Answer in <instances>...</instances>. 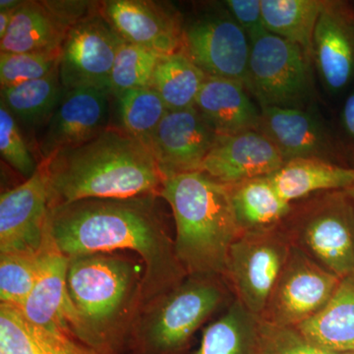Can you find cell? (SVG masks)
Here are the masks:
<instances>
[{
	"mask_svg": "<svg viewBox=\"0 0 354 354\" xmlns=\"http://www.w3.org/2000/svg\"><path fill=\"white\" fill-rule=\"evenodd\" d=\"M194 106L218 136L257 131L259 127L261 109L237 81L207 77Z\"/></svg>",
	"mask_w": 354,
	"mask_h": 354,
	"instance_id": "20",
	"label": "cell"
},
{
	"mask_svg": "<svg viewBox=\"0 0 354 354\" xmlns=\"http://www.w3.org/2000/svg\"><path fill=\"white\" fill-rule=\"evenodd\" d=\"M22 0H1L0 1V11L2 10H14V9L19 8L23 4Z\"/></svg>",
	"mask_w": 354,
	"mask_h": 354,
	"instance_id": "39",
	"label": "cell"
},
{
	"mask_svg": "<svg viewBox=\"0 0 354 354\" xmlns=\"http://www.w3.org/2000/svg\"><path fill=\"white\" fill-rule=\"evenodd\" d=\"M162 200L151 193L60 205L48 209V234L67 258L118 251L135 254L145 268L142 308L187 277L177 259Z\"/></svg>",
	"mask_w": 354,
	"mask_h": 354,
	"instance_id": "1",
	"label": "cell"
},
{
	"mask_svg": "<svg viewBox=\"0 0 354 354\" xmlns=\"http://www.w3.org/2000/svg\"><path fill=\"white\" fill-rule=\"evenodd\" d=\"M124 43L100 9L73 26L62 44L58 62L65 92L88 87L111 91L114 60Z\"/></svg>",
	"mask_w": 354,
	"mask_h": 354,
	"instance_id": "10",
	"label": "cell"
},
{
	"mask_svg": "<svg viewBox=\"0 0 354 354\" xmlns=\"http://www.w3.org/2000/svg\"><path fill=\"white\" fill-rule=\"evenodd\" d=\"M71 28L50 0H28L14 13L0 53H60Z\"/></svg>",
	"mask_w": 354,
	"mask_h": 354,
	"instance_id": "21",
	"label": "cell"
},
{
	"mask_svg": "<svg viewBox=\"0 0 354 354\" xmlns=\"http://www.w3.org/2000/svg\"><path fill=\"white\" fill-rule=\"evenodd\" d=\"M258 354H339L319 348L297 327L274 325L261 319Z\"/></svg>",
	"mask_w": 354,
	"mask_h": 354,
	"instance_id": "35",
	"label": "cell"
},
{
	"mask_svg": "<svg viewBox=\"0 0 354 354\" xmlns=\"http://www.w3.org/2000/svg\"><path fill=\"white\" fill-rule=\"evenodd\" d=\"M230 190L241 234L279 227L292 209V204L279 196L268 176L230 185Z\"/></svg>",
	"mask_w": 354,
	"mask_h": 354,
	"instance_id": "25",
	"label": "cell"
},
{
	"mask_svg": "<svg viewBox=\"0 0 354 354\" xmlns=\"http://www.w3.org/2000/svg\"><path fill=\"white\" fill-rule=\"evenodd\" d=\"M341 281L292 245L261 319L274 325L298 327L328 304Z\"/></svg>",
	"mask_w": 354,
	"mask_h": 354,
	"instance_id": "9",
	"label": "cell"
},
{
	"mask_svg": "<svg viewBox=\"0 0 354 354\" xmlns=\"http://www.w3.org/2000/svg\"><path fill=\"white\" fill-rule=\"evenodd\" d=\"M111 91L79 88L65 92L39 141L41 160L82 145L106 131L111 120Z\"/></svg>",
	"mask_w": 354,
	"mask_h": 354,
	"instance_id": "12",
	"label": "cell"
},
{
	"mask_svg": "<svg viewBox=\"0 0 354 354\" xmlns=\"http://www.w3.org/2000/svg\"><path fill=\"white\" fill-rule=\"evenodd\" d=\"M64 94L57 66L44 78L2 88L0 104L17 122L21 121L32 127H46Z\"/></svg>",
	"mask_w": 354,
	"mask_h": 354,
	"instance_id": "27",
	"label": "cell"
},
{
	"mask_svg": "<svg viewBox=\"0 0 354 354\" xmlns=\"http://www.w3.org/2000/svg\"><path fill=\"white\" fill-rule=\"evenodd\" d=\"M230 292L221 277H186L139 310L125 354H183L203 324L227 304Z\"/></svg>",
	"mask_w": 354,
	"mask_h": 354,
	"instance_id": "5",
	"label": "cell"
},
{
	"mask_svg": "<svg viewBox=\"0 0 354 354\" xmlns=\"http://www.w3.org/2000/svg\"><path fill=\"white\" fill-rule=\"evenodd\" d=\"M251 43L230 12L207 14L183 27L181 51L208 77L245 87Z\"/></svg>",
	"mask_w": 354,
	"mask_h": 354,
	"instance_id": "11",
	"label": "cell"
},
{
	"mask_svg": "<svg viewBox=\"0 0 354 354\" xmlns=\"http://www.w3.org/2000/svg\"><path fill=\"white\" fill-rule=\"evenodd\" d=\"M344 191H346V194H348V196L351 197V199L353 200L354 203V181L353 183L351 184V187L348 188V189Z\"/></svg>",
	"mask_w": 354,
	"mask_h": 354,
	"instance_id": "40",
	"label": "cell"
},
{
	"mask_svg": "<svg viewBox=\"0 0 354 354\" xmlns=\"http://www.w3.org/2000/svg\"><path fill=\"white\" fill-rule=\"evenodd\" d=\"M342 120L346 134L354 142V88L344 102Z\"/></svg>",
	"mask_w": 354,
	"mask_h": 354,
	"instance_id": "37",
	"label": "cell"
},
{
	"mask_svg": "<svg viewBox=\"0 0 354 354\" xmlns=\"http://www.w3.org/2000/svg\"><path fill=\"white\" fill-rule=\"evenodd\" d=\"M227 11L246 32L251 41L267 32L261 0H227Z\"/></svg>",
	"mask_w": 354,
	"mask_h": 354,
	"instance_id": "36",
	"label": "cell"
},
{
	"mask_svg": "<svg viewBox=\"0 0 354 354\" xmlns=\"http://www.w3.org/2000/svg\"><path fill=\"white\" fill-rule=\"evenodd\" d=\"M258 132L278 149L285 162L300 158L329 160L335 148L327 131L311 114L297 108L261 109Z\"/></svg>",
	"mask_w": 354,
	"mask_h": 354,
	"instance_id": "19",
	"label": "cell"
},
{
	"mask_svg": "<svg viewBox=\"0 0 354 354\" xmlns=\"http://www.w3.org/2000/svg\"><path fill=\"white\" fill-rule=\"evenodd\" d=\"M339 354H354L353 353H339Z\"/></svg>",
	"mask_w": 354,
	"mask_h": 354,
	"instance_id": "41",
	"label": "cell"
},
{
	"mask_svg": "<svg viewBox=\"0 0 354 354\" xmlns=\"http://www.w3.org/2000/svg\"><path fill=\"white\" fill-rule=\"evenodd\" d=\"M100 11L125 43L160 55L183 48V20L176 11L150 0L100 1Z\"/></svg>",
	"mask_w": 354,
	"mask_h": 354,
	"instance_id": "13",
	"label": "cell"
},
{
	"mask_svg": "<svg viewBox=\"0 0 354 354\" xmlns=\"http://www.w3.org/2000/svg\"><path fill=\"white\" fill-rule=\"evenodd\" d=\"M291 244L339 279L354 274V203L329 191L298 206L283 223Z\"/></svg>",
	"mask_w": 354,
	"mask_h": 354,
	"instance_id": "6",
	"label": "cell"
},
{
	"mask_svg": "<svg viewBox=\"0 0 354 354\" xmlns=\"http://www.w3.org/2000/svg\"><path fill=\"white\" fill-rule=\"evenodd\" d=\"M279 196L292 204L311 194L346 190L354 181V169L318 158H300L285 162L270 174Z\"/></svg>",
	"mask_w": 354,
	"mask_h": 354,
	"instance_id": "22",
	"label": "cell"
},
{
	"mask_svg": "<svg viewBox=\"0 0 354 354\" xmlns=\"http://www.w3.org/2000/svg\"><path fill=\"white\" fill-rule=\"evenodd\" d=\"M67 266L68 258L58 250L48 230L38 281L20 310L30 323L76 339L75 316L67 293Z\"/></svg>",
	"mask_w": 354,
	"mask_h": 354,
	"instance_id": "17",
	"label": "cell"
},
{
	"mask_svg": "<svg viewBox=\"0 0 354 354\" xmlns=\"http://www.w3.org/2000/svg\"><path fill=\"white\" fill-rule=\"evenodd\" d=\"M158 195L171 207L177 259L187 276L223 278L230 247L241 234L230 186L188 172L165 177Z\"/></svg>",
	"mask_w": 354,
	"mask_h": 354,
	"instance_id": "4",
	"label": "cell"
},
{
	"mask_svg": "<svg viewBox=\"0 0 354 354\" xmlns=\"http://www.w3.org/2000/svg\"><path fill=\"white\" fill-rule=\"evenodd\" d=\"M17 9L0 11V41L6 37L9 26L11 24V21L13 19L14 13Z\"/></svg>",
	"mask_w": 354,
	"mask_h": 354,
	"instance_id": "38",
	"label": "cell"
},
{
	"mask_svg": "<svg viewBox=\"0 0 354 354\" xmlns=\"http://www.w3.org/2000/svg\"><path fill=\"white\" fill-rule=\"evenodd\" d=\"M307 55L301 46L268 31L251 41L245 88L261 109H300L311 91Z\"/></svg>",
	"mask_w": 354,
	"mask_h": 354,
	"instance_id": "8",
	"label": "cell"
},
{
	"mask_svg": "<svg viewBox=\"0 0 354 354\" xmlns=\"http://www.w3.org/2000/svg\"><path fill=\"white\" fill-rule=\"evenodd\" d=\"M285 164L278 149L256 130L216 137L201 172L225 185L269 176Z\"/></svg>",
	"mask_w": 354,
	"mask_h": 354,
	"instance_id": "16",
	"label": "cell"
},
{
	"mask_svg": "<svg viewBox=\"0 0 354 354\" xmlns=\"http://www.w3.org/2000/svg\"><path fill=\"white\" fill-rule=\"evenodd\" d=\"M39 167L46 177L48 209L91 198L160 194L165 178L148 146L116 127L53 153Z\"/></svg>",
	"mask_w": 354,
	"mask_h": 354,
	"instance_id": "2",
	"label": "cell"
},
{
	"mask_svg": "<svg viewBox=\"0 0 354 354\" xmlns=\"http://www.w3.org/2000/svg\"><path fill=\"white\" fill-rule=\"evenodd\" d=\"M291 246L281 223L269 230L242 232L230 247L223 279L234 299L260 319Z\"/></svg>",
	"mask_w": 354,
	"mask_h": 354,
	"instance_id": "7",
	"label": "cell"
},
{
	"mask_svg": "<svg viewBox=\"0 0 354 354\" xmlns=\"http://www.w3.org/2000/svg\"><path fill=\"white\" fill-rule=\"evenodd\" d=\"M43 250L0 252V304L19 309L24 305L38 281Z\"/></svg>",
	"mask_w": 354,
	"mask_h": 354,
	"instance_id": "30",
	"label": "cell"
},
{
	"mask_svg": "<svg viewBox=\"0 0 354 354\" xmlns=\"http://www.w3.org/2000/svg\"><path fill=\"white\" fill-rule=\"evenodd\" d=\"M145 268L135 254L101 252L68 258L67 293L77 341L100 354H125L143 298Z\"/></svg>",
	"mask_w": 354,
	"mask_h": 354,
	"instance_id": "3",
	"label": "cell"
},
{
	"mask_svg": "<svg viewBox=\"0 0 354 354\" xmlns=\"http://www.w3.org/2000/svg\"><path fill=\"white\" fill-rule=\"evenodd\" d=\"M297 328L319 348L354 353V274L342 279L328 304Z\"/></svg>",
	"mask_w": 354,
	"mask_h": 354,
	"instance_id": "23",
	"label": "cell"
},
{
	"mask_svg": "<svg viewBox=\"0 0 354 354\" xmlns=\"http://www.w3.org/2000/svg\"><path fill=\"white\" fill-rule=\"evenodd\" d=\"M160 57L142 46L123 44L114 60L109 81V90L113 97H120L134 88L150 87Z\"/></svg>",
	"mask_w": 354,
	"mask_h": 354,
	"instance_id": "32",
	"label": "cell"
},
{
	"mask_svg": "<svg viewBox=\"0 0 354 354\" xmlns=\"http://www.w3.org/2000/svg\"><path fill=\"white\" fill-rule=\"evenodd\" d=\"M116 99L121 128L147 145L169 111L164 100L151 87L127 91Z\"/></svg>",
	"mask_w": 354,
	"mask_h": 354,
	"instance_id": "31",
	"label": "cell"
},
{
	"mask_svg": "<svg viewBox=\"0 0 354 354\" xmlns=\"http://www.w3.org/2000/svg\"><path fill=\"white\" fill-rule=\"evenodd\" d=\"M311 53L330 92H341L353 80L354 13L346 4L327 1L316 24Z\"/></svg>",
	"mask_w": 354,
	"mask_h": 354,
	"instance_id": "18",
	"label": "cell"
},
{
	"mask_svg": "<svg viewBox=\"0 0 354 354\" xmlns=\"http://www.w3.org/2000/svg\"><path fill=\"white\" fill-rule=\"evenodd\" d=\"M326 3L321 0H261L266 30L298 44L310 55L316 24Z\"/></svg>",
	"mask_w": 354,
	"mask_h": 354,
	"instance_id": "28",
	"label": "cell"
},
{
	"mask_svg": "<svg viewBox=\"0 0 354 354\" xmlns=\"http://www.w3.org/2000/svg\"><path fill=\"white\" fill-rule=\"evenodd\" d=\"M0 354H100L67 335L30 323L19 308L0 304Z\"/></svg>",
	"mask_w": 354,
	"mask_h": 354,
	"instance_id": "24",
	"label": "cell"
},
{
	"mask_svg": "<svg viewBox=\"0 0 354 354\" xmlns=\"http://www.w3.org/2000/svg\"><path fill=\"white\" fill-rule=\"evenodd\" d=\"M218 134L195 106L169 111L147 146L165 177L201 171Z\"/></svg>",
	"mask_w": 354,
	"mask_h": 354,
	"instance_id": "14",
	"label": "cell"
},
{
	"mask_svg": "<svg viewBox=\"0 0 354 354\" xmlns=\"http://www.w3.org/2000/svg\"><path fill=\"white\" fill-rule=\"evenodd\" d=\"M259 317L234 298L225 311L203 330L192 354H258Z\"/></svg>",
	"mask_w": 354,
	"mask_h": 354,
	"instance_id": "26",
	"label": "cell"
},
{
	"mask_svg": "<svg viewBox=\"0 0 354 354\" xmlns=\"http://www.w3.org/2000/svg\"><path fill=\"white\" fill-rule=\"evenodd\" d=\"M0 153L1 158L26 179L34 176L39 162L32 157L17 120L0 104Z\"/></svg>",
	"mask_w": 354,
	"mask_h": 354,
	"instance_id": "34",
	"label": "cell"
},
{
	"mask_svg": "<svg viewBox=\"0 0 354 354\" xmlns=\"http://www.w3.org/2000/svg\"><path fill=\"white\" fill-rule=\"evenodd\" d=\"M206 74L183 51L162 55L153 71L150 87L164 100L169 111L195 106Z\"/></svg>",
	"mask_w": 354,
	"mask_h": 354,
	"instance_id": "29",
	"label": "cell"
},
{
	"mask_svg": "<svg viewBox=\"0 0 354 354\" xmlns=\"http://www.w3.org/2000/svg\"><path fill=\"white\" fill-rule=\"evenodd\" d=\"M60 53H0V85L13 87L44 78L58 66Z\"/></svg>",
	"mask_w": 354,
	"mask_h": 354,
	"instance_id": "33",
	"label": "cell"
},
{
	"mask_svg": "<svg viewBox=\"0 0 354 354\" xmlns=\"http://www.w3.org/2000/svg\"><path fill=\"white\" fill-rule=\"evenodd\" d=\"M48 187L39 165L34 176L1 193L0 252L41 250L48 232Z\"/></svg>",
	"mask_w": 354,
	"mask_h": 354,
	"instance_id": "15",
	"label": "cell"
}]
</instances>
